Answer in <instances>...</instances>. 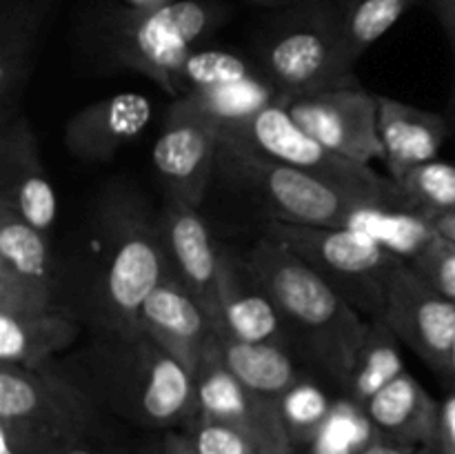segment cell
I'll return each mask as SVG.
<instances>
[{
    "instance_id": "cell-1",
    "label": "cell",
    "mask_w": 455,
    "mask_h": 454,
    "mask_svg": "<svg viewBox=\"0 0 455 454\" xmlns=\"http://www.w3.org/2000/svg\"><path fill=\"white\" fill-rule=\"evenodd\" d=\"M173 274L160 216L127 187H109L53 267V301L92 334H140L147 296Z\"/></svg>"
},
{
    "instance_id": "cell-2",
    "label": "cell",
    "mask_w": 455,
    "mask_h": 454,
    "mask_svg": "<svg viewBox=\"0 0 455 454\" xmlns=\"http://www.w3.org/2000/svg\"><path fill=\"white\" fill-rule=\"evenodd\" d=\"M93 405L147 426H173L196 409L194 374L145 332L93 334L56 363Z\"/></svg>"
},
{
    "instance_id": "cell-3",
    "label": "cell",
    "mask_w": 455,
    "mask_h": 454,
    "mask_svg": "<svg viewBox=\"0 0 455 454\" xmlns=\"http://www.w3.org/2000/svg\"><path fill=\"white\" fill-rule=\"evenodd\" d=\"M244 265L280 316L300 329L327 372L345 383L369 328L349 298L274 236L258 240Z\"/></svg>"
},
{
    "instance_id": "cell-4",
    "label": "cell",
    "mask_w": 455,
    "mask_h": 454,
    "mask_svg": "<svg viewBox=\"0 0 455 454\" xmlns=\"http://www.w3.org/2000/svg\"><path fill=\"white\" fill-rule=\"evenodd\" d=\"M222 9L209 0H169L156 7H109L96 22L107 61L145 74L164 92L196 45L220 22Z\"/></svg>"
},
{
    "instance_id": "cell-5",
    "label": "cell",
    "mask_w": 455,
    "mask_h": 454,
    "mask_svg": "<svg viewBox=\"0 0 455 454\" xmlns=\"http://www.w3.org/2000/svg\"><path fill=\"white\" fill-rule=\"evenodd\" d=\"M93 421L89 396L56 368L0 363V454H62Z\"/></svg>"
},
{
    "instance_id": "cell-6",
    "label": "cell",
    "mask_w": 455,
    "mask_h": 454,
    "mask_svg": "<svg viewBox=\"0 0 455 454\" xmlns=\"http://www.w3.org/2000/svg\"><path fill=\"white\" fill-rule=\"evenodd\" d=\"M262 65L280 96L358 85L342 49L336 0H307L284 13L262 43Z\"/></svg>"
},
{
    "instance_id": "cell-7",
    "label": "cell",
    "mask_w": 455,
    "mask_h": 454,
    "mask_svg": "<svg viewBox=\"0 0 455 454\" xmlns=\"http://www.w3.org/2000/svg\"><path fill=\"white\" fill-rule=\"evenodd\" d=\"M220 141L244 147L262 158L287 165L363 199L407 205L395 182L391 185L389 181L378 176L369 165L345 158L307 134L291 118L280 98L258 111L247 123L220 132Z\"/></svg>"
},
{
    "instance_id": "cell-8",
    "label": "cell",
    "mask_w": 455,
    "mask_h": 454,
    "mask_svg": "<svg viewBox=\"0 0 455 454\" xmlns=\"http://www.w3.org/2000/svg\"><path fill=\"white\" fill-rule=\"evenodd\" d=\"M218 165L247 190L256 191L258 199L269 209L271 221L347 227L355 209L369 200L231 142L220 141Z\"/></svg>"
},
{
    "instance_id": "cell-9",
    "label": "cell",
    "mask_w": 455,
    "mask_h": 454,
    "mask_svg": "<svg viewBox=\"0 0 455 454\" xmlns=\"http://www.w3.org/2000/svg\"><path fill=\"white\" fill-rule=\"evenodd\" d=\"M267 236L287 245L327 279L355 283L358 296L371 292L382 310V289L403 258L387 252L371 236L345 227H314L271 221Z\"/></svg>"
},
{
    "instance_id": "cell-10",
    "label": "cell",
    "mask_w": 455,
    "mask_h": 454,
    "mask_svg": "<svg viewBox=\"0 0 455 454\" xmlns=\"http://www.w3.org/2000/svg\"><path fill=\"white\" fill-rule=\"evenodd\" d=\"M280 102L307 134L336 154L363 165L385 158L378 123L380 102L358 85L296 96L283 93Z\"/></svg>"
},
{
    "instance_id": "cell-11",
    "label": "cell",
    "mask_w": 455,
    "mask_h": 454,
    "mask_svg": "<svg viewBox=\"0 0 455 454\" xmlns=\"http://www.w3.org/2000/svg\"><path fill=\"white\" fill-rule=\"evenodd\" d=\"M378 319L435 372L447 374L455 338V301L429 288L407 261H400L387 279Z\"/></svg>"
},
{
    "instance_id": "cell-12",
    "label": "cell",
    "mask_w": 455,
    "mask_h": 454,
    "mask_svg": "<svg viewBox=\"0 0 455 454\" xmlns=\"http://www.w3.org/2000/svg\"><path fill=\"white\" fill-rule=\"evenodd\" d=\"M196 409L200 417L229 423L247 432L262 452L283 454L287 448V427L280 417L278 403L249 392L222 365L209 341L203 361L194 374Z\"/></svg>"
},
{
    "instance_id": "cell-13",
    "label": "cell",
    "mask_w": 455,
    "mask_h": 454,
    "mask_svg": "<svg viewBox=\"0 0 455 454\" xmlns=\"http://www.w3.org/2000/svg\"><path fill=\"white\" fill-rule=\"evenodd\" d=\"M0 205L47 236L56 225V190L43 165L38 138L20 111L0 120Z\"/></svg>"
},
{
    "instance_id": "cell-14",
    "label": "cell",
    "mask_w": 455,
    "mask_h": 454,
    "mask_svg": "<svg viewBox=\"0 0 455 454\" xmlns=\"http://www.w3.org/2000/svg\"><path fill=\"white\" fill-rule=\"evenodd\" d=\"M220 134L212 125L169 109L154 145V165L178 205L198 209L218 167Z\"/></svg>"
},
{
    "instance_id": "cell-15",
    "label": "cell",
    "mask_w": 455,
    "mask_h": 454,
    "mask_svg": "<svg viewBox=\"0 0 455 454\" xmlns=\"http://www.w3.org/2000/svg\"><path fill=\"white\" fill-rule=\"evenodd\" d=\"M140 329L191 374H196L216 334L203 305L173 274L147 296L140 310Z\"/></svg>"
},
{
    "instance_id": "cell-16",
    "label": "cell",
    "mask_w": 455,
    "mask_h": 454,
    "mask_svg": "<svg viewBox=\"0 0 455 454\" xmlns=\"http://www.w3.org/2000/svg\"><path fill=\"white\" fill-rule=\"evenodd\" d=\"M160 230L173 276L203 305L212 320L225 252L218 247L212 231L194 207L178 203L169 207L160 216Z\"/></svg>"
},
{
    "instance_id": "cell-17",
    "label": "cell",
    "mask_w": 455,
    "mask_h": 454,
    "mask_svg": "<svg viewBox=\"0 0 455 454\" xmlns=\"http://www.w3.org/2000/svg\"><path fill=\"white\" fill-rule=\"evenodd\" d=\"M151 120V102L142 93H116L76 111L65 127V145L76 158L109 160Z\"/></svg>"
},
{
    "instance_id": "cell-18",
    "label": "cell",
    "mask_w": 455,
    "mask_h": 454,
    "mask_svg": "<svg viewBox=\"0 0 455 454\" xmlns=\"http://www.w3.org/2000/svg\"><path fill=\"white\" fill-rule=\"evenodd\" d=\"M56 0L0 3V120L20 111L40 36Z\"/></svg>"
},
{
    "instance_id": "cell-19",
    "label": "cell",
    "mask_w": 455,
    "mask_h": 454,
    "mask_svg": "<svg viewBox=\"0 0 455 454\" xmlns=\"http://www.w3.org/2000/svg\"><path fill=\"white\" fill-rule=\"evenodd\" d=\"M256 280V279H253ZM213 329L220 336L238 338L247 343H275L283 345V325L280 312L265 289L247 285L238 265L225 252L220 267V279L216 289V310H213Z\"/></svg>"
},
{
    "instance_id": "cell-20",
    "label": "cell",
    "mask_w": 455,
    "mask_h": 454,
    "mask_svg": "<svg viewBox=\"0 0 455 454\" xmlns=\"http://www.w3.org/2000/svg\"><path fill=\"white\" fill-rule=\"evenodd\" d=\"M83 325L53 305L34 312H0V363L40 368L69 350Z\"/></svg>"
},
{
    "instance_id": "cell-21",
    "label": "cell",
    "mask_w": 455,
    "mask_h": 454,
    "mask_svg": "<svg viewBox=\"0 0 455 454\" xmlns=\"http://www.w3.org/2000/svg\"><path fill=\"white\" fill-rule=\"evenodd\" d=\"M380 138L391 178L398 182L409 169L435 160L447 141V120L395 98L378 96Z\"/></svg>"
},
{
    "instance_id": "cell-22",
    "label": "cell",
    "mask_w": 455,
    "mask_h": 454,
    "mask_svg": "<svg viewBox=\"0 0 455 454\" xmlns=\"http://www.w3.org/2000/svg\"><path fill=\"white\" fill-rule=\"evenodd\" d=\"M364 414L373 427L403 441H438L440 403L409 372L395 377L367 401Z\"/></svg>"
},
{
    "instance_id": "cell-23",
    "label": "cell",
    "mask_w": 455,
    "mask_h": 454,
    "mask_svg": "<svg viewBox=\"0 0 455 454\" xmlns=\"http://www.w3.org/2000/svg\"><path fill=\"white\" fill-rule=\"evenodd\" d=\"M212 345L227 369L253 394L278 403L298 381L291 356L275 343H247L213 334Z\"/></svg>"
},
{
    "instance_id": "cell-24",
    "label": "cell",
    "mask_w": 455,
    "mask_h": 454,
    "mask_svg": "<svg viewBox=\"0 0 455 454\" xmlns=\"http://www.w3.org/2000/svg\"><path fill=\"white\" fill-rule=\"evenodd\" d=\"M345 230L363 231L394 256L411 263L438 236L429 216L398 203L364 200Z\"/></svg>"
},
{
    "instance_id": "cell-25",
    "label": "cell",
    "mask_w": 455,
    "mask_h": 454,
    "mask_svg": "<svg viewBox=\"0 0 455 454\" xmlns=\"http://www.w3.org/2000/svg\"><path fill=\"white\" fill-rule=\"evenodd\" d=\"M280 96H275L274 85L260 80L258 76H251L243 83L185 93V96L176 98V102L169 109L203 120L220 134L225 129L247 123L258 111L269 107Z\"/></svg>"
},
{
    "instance_id": "cell-26",
    "label": "cell",
    "mask_w": 455,
    "mask_h": 454,
    "mask_svg": "<svg viewBox=\"0 0 455 454\" xmlns=\"http://www.w3.org/2000/svg\"><path fill=\"white\" fill-rule=\"evenodd\" d=\"M53 256L49 236L31 227L18 212L0 205V270L53 289Z\"/></svg>"
},
{
    "instance_id": "cell-27",
    "label": "cell",
    "mask_w": 455,
    "mask_h": 454,
    "mask_svg": "<svg viewBox=\"0 0 455 454\" xmlns=\"http://www.w3.org/2000/svg\"><path fill=\"white\" fill-rule=\"evenodd\" d=\"M395 338L398 336L394 329L382 319L369 323L345 378L347 392L358 408H364L371 396L389 385L395 377L407 372Z\"/></svg>"
},
{
    "instance_id": "cell-28",
    "label": "cell",
    "mask_w": 455,
    "mask_h": 454,
    "mask_svg": "<svg viewBox=\"0 0 455 454\" xmlns=\"http://www.w3.org/2000/svg\"><path fill=\"white\" fill-rule=\"evenodd\" d=\"M418 0H336L342 49L351 65L382 38Z\"/></svg>"
},
{
    "instance_id": "cell-29",
    "label": "cell",
    "mask_w": 455,
    "mask_h": 454,
    "mask_svg": "<svg viewBox=\"0 0 455 454\" xmlns=\"http://www.w3.org/2000/svg\"><path fill=\"white\" fill-rule=\"evenodd\" d=\"M251 76H256L251 65L238 53L225 52V49H194L182 61L180 69L173 78L172 93H178L180 98L191 92L243 83Z\"/></svg>"
},
{
    "instance_id": "cell-30",
    "label": "cell",
    "mask_w": 455,
    "mask_h": 454,
    "mask_svg": "<svg viewBox=\"0 0 455 454\" xmlns=\"http://www.w3.org/2000/svg\"><path fill=\"white\" fill-rule=\"evenodd\" d=\"M395 185L409 207L427 216L455 212V163L429 160L409 169Z\"/></svg>"
},
{
    "instance_id": "cell-31",
    "label": "cell",
    "mask_w": 455,
    "mask_h": 454,
    "mask_svg": "<svg viewBox=\"0 0 455 454\" xmlns=\"http://www.w3.org/2000/svg\"><path fill=\"white\" fill-rule=\"evenodd\" d=\"M369 417L355 409V403H336L315 434L318 454H349L369 443Z\"/></svg>"
},
{
    "instance_id": "cell-32",
    "label": "cell",
    "mask_w": 455,
    "mask_h": 454,
    "mask_svg": "<svg viewBox=\"0 0 455 454\" xmlns=\"http://www.w3.org/2000/svg\"><path fill=\"white\" fill-rule=\"evenodd\" d=\"M280 417L287 430L296 434H318L323 423L331 414L333 403L329 396L311 381H298L283 399L278 401Z\"/></svg>"
},
{
    "instance_id": "cell-33",
    "label": "cell",
    "mask_w": 455,
    "mask_h": 454,
    "mask_svg": "<svg viewBox=\"0 0 455 454\" xmlns=\"http://www.w3.org/2000/svg\"><path fill=\"white\" fill-rule=\"evenodd\" d=\"M194 454H262L260 445L229 423L200 417L194 436L187 439Z\"/></svg>"
},
{
    "instance_id": "cell-34",
    "label": "cell",
    "mask_w": 455,
    "mask_h": 454,
    "mask_svg": "<svg viewBox=\"0 0 455 454\" xmlns=\"http://www.w3.org/2000/svg\"><path fill=\"white\" fill-rule=\"evenodd\" d=\"M409 265L429 288L455 301V243L438 234Z\"/></svg>"
},
{
    "instance_id": "cell-35",
    "label": "cell",
    "mask_w": 455,
    "mask_h": 454,
    "mask_svg": "<svg viewBox=\"0 0 455 454\" xmlns=\"http://www.w3.org/2000/svg\"><path fill=\"white\" fill-rule=\"evenodd\" d=\"M438 443L444 454H455V390L440 403Z\"/></svg>"
},
{
    "instance_id": "cell-36",
    "label": "cell",
    "mask_w": 455,
    "mask_h": 454,
    "mask_svg": "<svg viewBox=\"0 0 455 454\" xmlns=\"http://www.w3.org/2000/svg\"><path fill=\"white\" fill-rule=\"evenodd\" d=\"M431 7L455 49V0H431Z\"/></svg>"
},
{
    "instance_id": "cell-37",
    "label": "cell",
    "mask_w": 455,
    "mask_h": 454,
    "mask_svg": "<svg viewBox=\"0 0 455 454\" xmlns=\"http://www.w3.org/2000/svg\"><path fill=\"white\" fill-rule=\"evenodd\" d=\"M429 221L440 236H444V239L455 243V212L429 214Z\"/></svg>"
},
{
    "instance_id": "cell-38",
    "label": "cell",
    "mask_w": 455,
    "mask_h": 454,
    "mask_svg": "<svg viewBox=\"0 0 455 454\" xmlns=\"http://www.w3.org/2000/svg\"><path fill=\"white\" fill-rule=\"evenodd\" d=\"M358 454H407L403 448L394 443H387V441H369L367 445L358 450Z\"/></svg>"
},
{
    "instance_id": "cell-39",
    "label": "cell",
    "mask_w": 455,
    "mask_h": 454,
    "mask_svg": "<svg viewBox=\"0 0 455 454\" xmlns=\"http://www.w3.org/2000/svg\"><path fill=\"white\" fill-rule=\"evenodd\" d=\"M167 452L169 454H194L191 452V448H189V443H187V439H169V443H167Z\"/></svg>"
},
{
    "instance_id": "cell-40",
    "label": "cell",
    "mask_w": 455,
    "mask_h": 454,
    "mask_svg": "<svg viewBox=\"0 0 455 454\" xmlns=\"http://www.w3.org/2000/svg\"><path fill=\"white\" fill-rule=\"evenodd\" d=\"M249 3L258 4V7H287V4H300L307 0H249Z\"/></svg>"
},
{
    "instance_id": "cell-41",
    "label": "cell",
    "mask_w": 455,
    "mask_h": 454,
    "mask_svg": "<svg viewBox=\"0 0 455 454\" xmlns=\"http://www.w3.org/2000/svg\"><path fill=\"white\" fill-rule=\"evenodd\" d=\"M447 374L455 381V338L451 345V354H449V365H447Z\"/></svg>"
},
{
    "instance_id": "cell-42",
    "label": "cell",
    "mask_w": 455,
    "mask_h": 454,
    "mask_svg": "<svg viewBox=\"0 0 455 454\" xmlns=\"http://www.w3.org/2000/svg\"><path fill=\"white\" fill-rule=\"evenodd\" d=\"M62 454H93V452H92V450H87V448H83V445L76 443V445H71L69 450H65Z\"/></svg>"
},
{
    "instance_id": "cell-43",
    "label": "cell",
    "mask_w": 455,
    "mask_h": 454,
    "mask_svg": "<svg viewBox=\"0 0 455 454\" xmlns=\"http://www.w3.org/2000/svg\"><path fill=\"white\" fill-rule=\"evenodd\" d=\"M451 109H453V118H455V80H453V96H451Z\"/></svg>"
},
{
    "instance_id": "cell-44",
    "label": "cell",
    "mask_w": 455,
    "mask_h": 454,
    "mask_svg": "<svg viewBox=\"0 0 455 454\" xmlns=\"http://www.w3.org/2000/svg\"><path fill=\"white\" fill-rule=\"evenodd\" d=\"M262 454H267V452H262Z\"/></svg>"
}]
</instances>
